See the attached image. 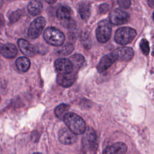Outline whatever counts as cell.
Listing matches in <instances>:
<instances>
[{
	"label": "cell",
	"instance_id": "28",
	"mask_svg": "<svg viewBox=\"0 0 154 154\" xmlns=\"http://www.w3.org/2000/svg\"><path fill=\"white\" fill-rule=\"evenodd\" d=\"M149 2V5L153 8V0H149L148 1Z\"/></svg>",
	"mask_w": 154,
	"mask_h": 154
},
{
	"label": "cell",
	"instance_id": "4",
	"mask_svg": "<svg viewBox=\"0 0 154 154\" xmlns=\"http://www.w3.org/2000/svg\"><path fill=\"white\" fill-rule=\"evenodd\" d=\"M111 35V27L107 20H103L98 25L96 31V36L99 42L104 43L107 42Z\"/></svg>",
	"mask_w": 154,
	"mask_h": 154
},
{
	"label": "cell",
	"instance_id": "1",
	"mask_svg": "<svg viewBox=\"0 0 154 154\" xmlns=\"http://www.w3.org/2000/svg\"><path fill=\"white\" fill-rule=\"evenodd\" d=\"M63 119L67 128L75 135H80L85 132V123L83 119L76 114L67 112Z\"/></svg>",
	"mask_w": 154,
	"mask_h": 154
},
{
	"label": "cell",
	"instance_id": "14",
	"mask_svg": "<svg viewBox=\"0 0 154 154\" xmlns=\"http://www.w3.org/2000/svg\"><path fill=\"white\" fill-rule=\"evenodd\" d=\"M97 135L96 132L93 129H88L82 139V143L84 146L88 148H91L95 145Z\"/></svg>",
	"mask_w": 154,
	"mask_h": 154
},
{
	"label": "cell",
	"instance_id": "13",
	"mask_svg": "<svg viewBox=\"0 0 154 154\" xmlns=\"http://www.w3.org/2000/svg\"><path fill=\"white\" fill-rule=\"evenodd\" d=\"M116 61V59L111 53L106 55L100 59L97 66V69L100 73H102L108 70Z\"/></svg>",
	"mask_w": 154,
	"mask_h": 154
},
{
	"label": "cell",
	"instance_id": "9",
	"mask_svg": "<svg viewBox=\"0 0 154 154\" xmlns=\"http://www.w3.org/2000/svg\"><path fill=\"white\" fill-rule=\"evenodd\" d=\"M116 60L121 61H130L134 57V52L132 48L123 47L114 50L112 53Z\"/></svg>",
	"mask_w": 154,
	"mask_h": 154
},
{
	"label": "cell",
	"instance_id": "24",
	"mask_svg": "<svg viewBox=\"0 0 154 154\" xmlns=\"http://www.w3.org/2000/svg\"><path fill=\"white\" fill-rule=\"evenodd\" d=\"M140 48H141V49L143 53L145 55H147L150 51L149 45L148 41L145 38L142 39L140 42Z\"/></svg>",
	"mask_w": 154,
	"mask_h": 154
},
{
	"label": "cell",
	"instance_id": "12",
	"mask_svg": "<svg viewBox=\"0 0 154 154\" xmlns=\"http://www.w3.org/2000/svg\"><path fill=\"white\" fill-rule=\"evenodd\" d=\"M0 54L7 58H13L17 54L16 46L11 43L0 45Z\"/></svg>",
	"mask_w": 154,
	"mask_h": 154
},
{
	"label": "cell",
	"instance_id": "6",
	"mask_svg": "<svg viewBox=\"0 0 154 154\" xmlns=\"http://www.w3.org/2000/svg\"><path fill=\"white\" fill-rule=\"evenodd\" d=\"M58 18L62 25L66 28H71L74 24V20L71 17V10L67 6H60L57 11Z\"/></svg>",
	"mask_w": 154,
	"mask_h": 154
},
{
	"label": "cell",
	"instance_id": "7",
	"mask_svg": "<svg viewBox=\"0 0 154 154\" xmlns=\"http://www.w3.org/2000/svg\"><path fill=\"white\" fill-rule=\"evenodd\" d=\"M129 19V14L125 11L116 8L113 10L109 15L110 22L115 25H120L128 22Z\"/></svg>",
	"mask_w": 154,
	"mask_h": 154
},
{
	"label": "cell",
	"instance_id": "11",
	"mask_svg": "<svg viewBox=\"0 0 154 154\" xmlns=\"http://www.w3.org/2000/svg\"><path fill=\"white\" fill-rule=\"evenodd\" d=\"M127 146L122 142H117L105 148L102 154H125Z\"/></svg>",
	"mask_w": 154,
	"mask_h": 154
},
{
	"label": "cell",
	"instance_id": "22",
	"mask_svg": "<svg viewBox=\"0 0 154 154\" xmlns=\"http://www.w3.org/2000/svg\"><path fill=\"white\" fill-rule=\"evenodd\" d=\"M73 51V46L71 44H67L64 46H63L62 48H61V49L58 50V52L59 54L65 55L69 54Z\"/></svg>",
	"mask_w": 154,
	"mask_h": 154
},
{
	"label": "cell",
	"instance_id": "3",
	"mask_svg": "<svg viewBox=\"0 0 154 154\" xmlns=\"http://www.w3.org/2000/svg\"><path fill=\"white\" fill-rule=\"evenodd\" d=\"M137 35L136 31L129 27L119 28L115 32L114 40L118 44L125 45L129 43Z\"/></svg>",
	"mask_w": 154,
	"mask_h": 154
},
{
	"label": "cell",
	"instance_id": "8",
	"mask_svg": "<svg viewBox=\"0 0 154 154\" xmlns=\"http://www.w3.org/2000/svg\"><path fill=\"white\" fill-rule=\"evenodd\" d=\"M54 67L57 72L61 75L70 74L73 70L72 62L70 60L67 58H59L56 60L54 63Z\"/></svg>",
	"mask_w": 154,
	"mask_h": 154
},
{
	"label": "cell",
	"instance_id": "16",
	"mask_svg": "<svg viewBox=\"0 0 154 154\" xmlns=\"http://www.w3.org/2000/svg\"><path fill=\"white\" fill-rule=\"evenodd\" d=\"M76 78V77L75 75L59 74L57 76V82L64 87H69L74 83Z\"/></svg>",
	"mask_w": 154,
	"mask_h": 154
},
{
	"label": "cell",
	"instance_id": "17",
	"mask_svg": "<svg viewBox=\"0 0 154 154\" xmlns=\"http://www.w3.org/2000/svg\"><path fill=\"white\" fill-rule=\"evenodd\" d=\"M28 11L32 16L39 14L43 10L42 4L38 0H32L28 5Z\"/></svg>",
	"mask_w": 154,
	"mask_h": 154
},
{
	"label": "cell",
	"instance_id": "2",
	"mask_svg": "<svg viewBox=\"0 0 154 154\" xmlns=\"http://www.w3.org/2000/svg\"><path fill=\"white\" fill-rule=\"evenodd\" d=\"M43 38L48 44L54 46L62 45L65 40L64 34L54 27L46 28L43 32Z\"/></svg>",
	"mask_w": 154,
	"mask_h": 154
},
{
	"label": "cell",
	"instance_id": "25",
	"mask_svg": "<svg viewBox=\"0 0 154 154\" xmlns=\"http://www.w3.org/2000/svg\"><path fill=\"white\" fill-rule=\"evenodd\" d=\"M117 3L119 5L124 9H127L130 7L131 4V0H117Z\"/></svg>",
	"mask_w": 154,
	"mask_h": 154
},
{
	"label": "cell",
	"instance_id": "30",
	"mask_svg": "<svg viewBox=\"0 0 154 154\" xmlns=\"http://www.w3.org/2000/svg\"><path fill=\"white\" fill-rule=\"evenodd\" d=\"M7 1H12V0H7Z\"/></svg>",
	"mask_w": 154,
	"mask_h": 154
},
{
	"label": "cell",
	"instance_id": "21",
	"mask_svg": "<svg viewBox=\"0 0 154 154\" xmlns=\"http://www.w3.org/2000/svg\"><path fill=\"white\" fill-rule=\"evenodd\" d=\"M84 58L81 54H75L71 57L70 61L72 63L73 67L76 69L80 68L84 63Z\"/></svg>",
	"mask_w": 154,
	"mask_h": 154
},
{
	"label": "cell",
	"instance_id": "19",
	"mask_svg": "<svg viewBox=\"0 0 154 154\" xmlns=\"http://www.w3.org/2000/svg\"><path fill=\"white\" fill-rule=\"evenodd\" d=\"M79 13L82 19L87 20L90 16V7L87 2H82L79 5Z\"/></svg>",
	"mask_w": 154,
	"mask_h": 154
},
{
	"label": "cell",
	"instance_id": "23",
	"mask_svg": "<svg viewBox=\"0 0 154 154\" xmlns=\"http://www.w3.org/2000/svg\"><path fill=\"white\" fill-rule=\"evenodd\" d=\"M23 14V11L21 10H17L13 12L9 16V20L11 23H14L17 21Z\"/></svg>",
	"mask_w": 154,
	"mask_h": 154
},
{
	"label": "cell",
	"instance_id": "26",
	"mask_svg": "<svg viewBox=\"0 0 154 154\" xmlns=\"http://www.w3.org/2000/svg\"><path fill=\"white\" fill-rule=\"evenodd\" d=\"M109 5L107 4H102L99 6V12L100 13H106L109 10Z\"/></svg>",
	"mask_w": 154,
	"mask_h": 154
},
{
	"label": "cell",
	"instance_id": "10",
	"mask_svg": "<svg viewBox=\"0 0 154 154\" xmlns=\"http://www.w3.org/2000/svg\"><path fill=\"white\" fill-rule=\"evenodd\" d=\"M58 140L63 144L70 145L75 143L77 138L68 128H63L58 132Z\"/></svg>",
	"mask_w": 154,
	"mask_h": 154
},
{
	"label": "cell",
	"instance_id": "27",
	"mask_svg": "<svg viewBox=\"0 0 154 154\" xmlns=\"http://www.w3.org/2000/svg\"><path fill=\"white\" fill-rule=\"evenodd\" d=\"M45 2H46L47 3H49V4H54L56 1H57V0H44Z\"/></svg>",
	"mask_w": 154,
	"mask_h": 154
},
{
	"label": "cell",
	"instance_id": "5",
	"mask_svg": "<svg viewBox=\"0 0 154 154\" xmlns=\"http://www.w3.org/2000/svg\"><path fill=\"white\" fill-rule=\"evenodd\" d=\"M46 25V20L43 17H38L34 19L28 29V37L31 39L37 38L42 32Z\"/></svg>",
	"mask_w": 154,
	"mask_h": 154
},
{
	"label": "cell",
	"instance_id": "18",
	"mask_svg": "<svg viewBox=\"0 0 154 154\" xmlns=\"http://www.w3.org/2000/svg\"><path fill=\"white\" fill-rule=\"evenodd\" d=\"M16 66L17 69L20 72H25L29 69L30 67V61L26 57H19L16 61Z\"/></svg>",
	"mask_w": 154,
	"mask_h": 154
},
{
	"label": "cell",
	"instance_id": "15",
	"mask_svg": "<svg viewBox=\"0 0 154 154\" xmlns=\"http://www.w3.org/2000/svg\"><path fill=\"white\" fill-rule=\"evenodd\" d=\"M17 43L20 50L24 55L28 57H32L35 54L34 48L28 41L20 38L18 40Z\"/></svg>",
	"mask_w": 154,
	"mask_h": 154
},
{
	"label": "cell",
	"instance_id": "29",
	"mask_svg": "<svg viewBox=\"0 0 154 154\" xmlns=\"http://www.w3.org/2000/svg\"><path fill=\"white\" fill-rule=\"evenodd\" d=\"M33 154H42V153H34Z\"/></svg>",
	"mask_w": 154,
	"mask_h": 154
},
{
	"label": "cell",
	"instance_id": "20",
	"mask_svg": "<svg viewBox=\"0 0 154 154\" xmlns=\"http://www.w3.org/2000/svg\"><path fill=\"white\" fill-rule=\"evenodd\" d=\"M69 108H70L69 105L65 104V103H61V104L59 105L55 109V116L58 119H63L64 116L68 112Z\"/></svg>",
	"mask_w": 154,
	"mask_h": 154
}]
</instances>
